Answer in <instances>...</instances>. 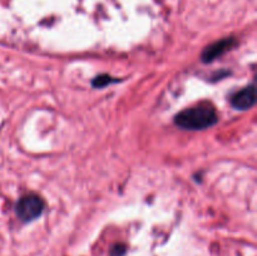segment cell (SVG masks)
Segmentation results:
<instances>
[{
	"label": "cell",
	"instance_id": "obj_1",
	"mask_svg": "<svg viewBox=\"0 0 257 256\" xmlns=\"http://www.w3.org/2000/svg\"><path fill=\"white\" fill-rule=\"evenodd\" d=\"M217 120V112L210 104H201L197 107L187 108L175 117L176 125L188 131L206 130L215 125Z\"/></svg>",
	"mask_w": 257,
	"mask_h": 256
},
{
	"label": "cell",
	"instance_id": "obj_2",
	"mask_svg": "<svg viewBox=\"0 0 257 256\" xmlns=\"http://www.w3.org/2000/svg\"><path fill=\"white\" fill-rule=\"evenodd\" d=\"M44 211V201L37 195L23 196L17 203V215L24 222L39 217Z\"/></svg>",
	"mask_w": 257,
	"mask_h": 256
},
{
	"label": "cell",
	"instance_id": "obj_3",
	"mask_svg": "<svg viewBox=\"0 0 257 256\" xmlns=\"http://www.w3.org/2000/svg\"><path fill=\"white\" fill-rule=\"evenodd\" d=\"M236 45V39L233 38H225V39H221L218 42H215L213 44L208 45L205 48V50L201 54V59L205 63H210L212 60H215L216 58L221 57L222 54H225L227 50L232 49Z\"/></svg>",
	"mask_w": 257,
	"mask_h": 256
},
{
	"label": "cell",
	"instance_id": "obj_4",
	"mask_svg": "<svg viewBox=\"0 0 257 256\" xmlns=\"http://www.w3.org/2000/svg\"><path fill=\"white\" fill-rule=\"evenodd\" d=\"M256 103V89L255 85L251 84L238 90L231 97V104L235 109L246 110L252 107Z\"/></svg>",
	"mask_w": 257,
	"mask_h": 256
},
{
	"label": "cell",
	"instance_id": "obj_5",
	"mask_svg": "<svg viewBox=\"0 0 257 256\" xmlns=\"http://www.w3.org/2000/svg\"><path fill=\"white\" fill-rule=\"evenodd\" d=\"M115 82H117V79H114V78L109 77V75L107 74H102V75H98V77H95L94 79H93L92 85L94 88H103L105 87V85H109L110 83H115Z\"/></svg>",
	"mask_w": 257,
	"mask_h": 256
},
{
	"label": "cell",
	"instance_id": "obj_6",
	"mask_svg": "<svg viewBox=\"0 0 257 256\" xmlns=\"http://www.w3.org/2000/svg\"><path fill=\"white\" fill-rule=\"evenodd\" d=\"M125 253V246L122 243L114 245L112 248V255L113 256H123Z\"/></svg>",
	"mask_w": 257,
	"mask_h": 256
}]
</instances>
